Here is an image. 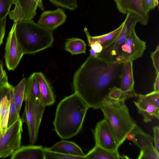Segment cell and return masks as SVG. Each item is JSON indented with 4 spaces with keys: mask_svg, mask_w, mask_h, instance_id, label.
<instances>
[{
    "mask_svg": "<svg viewBox=\"0 0 159 159\" xmlns=\"http://www.w3.org/2000/svg\"><path fill=\"white\" fill-rule=\"evenodd\" d=\"M122 65L89 55L74 75L75 93L89 108L100 109L110 90L114 86L120 88Z\"/></svg>",
    "mask_w": 159,
    "mask_h": 159,
    "instance_id": "1",
    "label": "cell"
},
{
    "mask_svg": "<svg viewBox=\"0 0 159 159\" xmlns=\"http://www.w3.org/2000/svg\"><path fill=\"white\" fill-rule=\"evenodd\" d=\"M89 107L76 93L66 97L58 103L53 121L54 130L62 139L70 138L78 134Z\"/></svg>",
    "mask_w": 159,
    "mask_h": 159,
    "instance_id": "2",
    "label": "cell"
},
{
    "mask_svg": "<svg viewBox=\"0 0 159 159\" xmlns=\"http://www.w3.org/2000/svg\"><path fill=\"white\" fill-rule=\"evenodd\" d=\"M15 32L24 54H34L44 50L51 47L54 41L52 32L32 19L18 21Z\"/></svg>",
    "mask_w": 159,
    "mask_h": 159,
    "instance_id": "3",
    "label": "cell"
},
{
    "mask_svg": "<svg viewBox=\"0 0 159 159\" xmlns=\"http://www.w3.org/2000/svg\"><path fill=\"white\" fill-rule=\"evenodd\" d=\"M125 100H113L108 97L104 100L100 108L120 146L126 139V135L137 125L130 115Z\"/></svg>",
    "mask_w": 159,
    "mask_h": 159,
    "instance_id": "4",
    "label": "cell"
},
{
    "mask_svg": "<svg viewBox=\"0 0 159 159\" xmlns=\"http://www.w3.org/2000/svg\"><path fill=\"white\" fill-rule=\"evenodd\" d=\"M123 22V28L119 35L113 40L102 45V50L98 54L97 57L107 62H115L121 46L135 28L139 20L134 14L129 12L126 14Z\"/></svg>",
    "mask_w": 159,
    "mask_h": 159,
    "instance_id": "5",
    "label": "cell"
},
{
    "mask_svg": "<svg viewBox=\"0 0 159 159\" xmlns=\"http://www.w3.org/2000/svg\"><path fill=\"white\" fill-rule=\"evenodd\" d=\"M24 110L21 120L28 126L30 143L32 144L36 142L42 118L46 106L42 102L33 99H25Z\"/></svg>",
    "mask_w": 159,
    "mask_h": 159,
    "instance_id": "6",
    "label": "cell"
},
{
    "mask_svg": "<svg viewBox=\"0 0 159 159\" xmlns=\"http://www.w3.org/2000/svg\"><path fill=\"white\" fill-rule=\"evenodd\" d=\"M22 124L20 118L0 134V158L9 157L21 147Z\"/></svg>",
    "mask_w": 159,
    "mask_h": 159,
    "instance_id": "7",
    "label": "cell"
},
{
    "mask_svg": "<svg viewBox=\"0 0 159 159\" xmlns=\"http://www.w3.org/2000/svg\"><path fill=\"white\" fill-rule=\"evenodd\" d=\"M146 48V43L137 35L134 29L121 46L115 62L123 63L133 61L142 57Z\"/></svg>",
    "mask_w": 159,
    "mask_h": 159,
    "instance_id": "8",
    "label": "cell"
},
{
    "mask_svg": "<svg viewBox=\"0 0 159 159\" xmlns=\"http://www.w3.org/2000/svg\"><path fill=\"white\" fill-rule=\"evenodd\" d=\"M95 145L110 151L118 150L120 146L113 131L104 119L97 122L92 130Z\"/></svg>",
    "mask_w": 159,
    "mask_h": 159,
    "instance_id": "9",
    "label": "cell"
},
{
    "mask_svg": "<svg viewBox=\"0 0 159 159\" xmlns=\"http://www.w3.org/2000/svg\"><path fill=\"white\" fill-rule=\"evenodd\" d=\"M17 22H14L5 45L4 59L9 70H13L16 68L24 55L16 36L15 30Z\"/></svg>",
    "mask_w": 159,
    "mask_h": 159,
    "instance_id": "10",
    "label": "cell"
},
{
    "mask_svg": "<svg viewBox=\"0 0 159 159\" xmlns=\"http://www.w3.org/2000/svg\"><path fill=\"white\" fill-rule=\"evenodd\" d=\"M116 8L120 13L126 14L129 12L134 14L139 22L143 25L147 24L149 20V13L142 6L141 0H114Z\"/></svg>",
    "mask_w": 159,
    "mask_h": 159,
    "instance_id": "11",
    "label": "cell"
},
{
    "mask_svg": "<svg viewBox=\"0 0 159 159\" xmlns=\"http://www.w3.org/2000/svg\"><path fill=\"white\" fill-rule=\"evenodd\" d=\"M66 15L63 10L58 8L54 11H45L40 15L37 23L52 32L66 21Z\"/></svg>",
    "mask_w": 159,
    "mask_h": 159,
    "instance_id": "12",
    "label": "cell"
},
{
    "mask_svg": "<svg viewBox=\"0 0 159 159\" xmlns=\"http://www.w3.org/2000/svg\"><path fill=\"white\" fill-rule=\"evenodd\" d=\"M134 97L138 98L134 101L139 112L142 115L145 123L151 121L154 117L159 118V108L155 106L146 95L135 93Z\"/></svg>",
    "mask_w": 159,
    "mask_h": 159,
    "instance_id": "13",
    "label": "cell"
},
{
    "mask_svg": "<svg viewBox=\"0 0 159 159\" xmlns=\"http://www.w3.org/2000/svg\"><path fill=\"white\" fill-rule=\"evenodd\" d=\"M14 8L8 14L13 22L32 20L36 14V11L29 5L27 0H14Z\"/></svg>",
    "mask_w": 159,
    "mask_h": 159,
    "instance_id": "14",
    "label": "cell"
},
{
    "mask_svg": "<svg viewBox=\"0 0 159 159\" xmlns=\"http://www.w3.org/2000/svg\"><path fill=\"white\" fill-rule=\"evenodd\" d=\"M134 80L133 70V61L123 63L120 75V88L127 94L129 98L134 97Z\"/></svg>",
    "mask_w": 159,
    "mask_h": 159,
    "instance_id": "15",
    "label": "cell"
},
{
    "mask_svg": "<svg viewBox=\"0 0 159 159\" xmlns=\"http://www.w3.org/2000/svg\"><path fill=\"white\" fill-rule=\"evenodd\" d=\"M11 159H45L44 148L33 145L22 146L12 155Z\"/></svg>",
    "mask_w": 159,
    "mask_h": 159,
    "instance_id": "16",
    "label": "cell"
},
{
    "mask_svg": "<svg viewBox=\"0 0 159 159\" xmlns=\"http://www.w3.org/2000/svg\"><path fill=\"white\" fill-rule=\"evenodd\" d=\"M34 74L39 87L42 103L46 107L53 104L55 98L50 84L41 72Z\"/></svg>",
    "mask_w": 159,
    "mask_h": 159,
    "instance_id": "17",
    "label": "cell"
},
{
    "mask_svg": "<svg viewBox=\"0 0 159 159\" xmlns=\"http://www.w3.org/2000/svg\"><path fill=\"white\" fill-rule=\"evenodd\" d=\"M51 151L66 155L83 157L85 155L81 148L74 142L62 140L55 144L51 148H46Z\"/></svg>",
    "mask_w": 159,
    "mask_h": 159,
    "instance_id": "18",
    "label": "cell"
},
{
    "mask_svg": "<svg viewBox=\"0 0 159 159\" xmlns=\"http://www.w3.org/2000/svg\"><path fill=\"white\" fill-rule=\"evenodd\" d=\"M85 159H129L127 156L120 155L118 150L110 151L97 146H95L85 155Z\"/></svg>",
    "mask_w": 159,
    "mask_h": 159,
    "instance_id": "19",
    "label": "cell"
},
{
    "mask_svg": "<svg viewBox=\"0 0 159 159\" xmlns=\"http://www.w3.org/2000/svg\"><path fill=\"white\" fill-rule=\"evenodd\" d=\"M134 134L132 141L141 150L155 149L152 136L144 132L137 125L131 132Z\"/></svg>",
    "mask_w": 159,
    "mask_h": 159,
    "instance_id": "20",
    "label": "cell"
},
{
    "mask_svg": "<svg viewBox=\"0 0 159 159\" xmlns=\"http://www.w3.org/2000/svg\"><path fill=\"white\" fill-rule=\"evenodd\" d=\"M28 98L42 102L39 87L34 72L26 79L24 101Z\"/></svg>",
    "mask_w": 159,
    "mask_h": 159,
    "instance_id": "21",
    "label": "cell"
},
{
    "mask_svg": "<svg viewBox=\"0 0 159 159\" xmlns=\"http://www.w3.org/2000/svg\"><path fill=\"white\" fill-rule=\"evenodd\" d=\"M123 25V22L118 28L113 31L107 34L98 36H91L86 27L84 28V31L86 36L89 45L95 42H98L102 46L113 40L117 37L120 33Z\"/></svg>",
    "mask_w": 159,
    "mask_h": 159,
    "instance_id": "22",
    "label": "cell"
},
{
    "mask_svg": "<svg viewBox=\"0 0 159 159\" xmlns=\"http://www.w3.org/2000/svg\"><path fill=\"white\" fill-rule=\"evenodd\" d=\"M86 45L84 41L78 38H73L66 39L65 49L72 55L86 53Z\"/></svg>",
    "mask_w": 159,
    "mask_h": 159,
    "instance_id": "23",
    "label": "cell"
},
{
    "mask_svg": "<svg viewBox=\"0 0 159 159\" xmlns=\"http://www.w3.org/2000/svg\"><path fill=\"white\" fill-rule=\"evenodd\" d=\"M26 80V78H24L16 86L14 87V100L16 110L19 114L23 102L24 100Z\"/></svg>",
    "mask_w": 159,
    "mask_h": 159,
    "instance_id": "24",
    "label": "cell"
},
{
    "mask_svg": "<svg viewBox=\"0 0 159 159\" xmlns=\"http://www.w3.org/2000/svg\"><path fill=\"white\" fill-rule=\"evenodd\" d=\"M14 87L10 85V105L9 109V116L7 129L9 128L18 119L20 118V114L17 111L13 98Z\"/></svg>",
    "mask_w": 159,
    "mask_h": 159,
    "instance_id": "25",
    "label": "cell"
},
{
    "mask_svg": "<svg viewBox=\"0 0 159 159\" xmlns=\"http://www.w3.org/2000/svg\"><path fill=\"white\" fill-rule=\"evenodd\" d=\"M45 159H84L83 157L52 152L44 148Z\"/></svg>",
    "mask_w": 159,
    "mask_h": 159,
    "instance_id": "26",
    "label": "cell"
},
{
    "mask_svg": "<svg viewBox=\"0 0 159 159\" xmlns=\"http://www.w3.org/2000/svg\"><path fill=\"white\" fill-rule=\"evenodd\" d=\"M50 1L52 3L55 5L69 10H75L78 7L77 0H50Z\"/></svg>",
    "mask_w": 159,
    "mask_h": 159,
    "instance_id": "27",
    "label": "cell"
},
{
    "mask_svg": "<svg viewBox=\"0 0 159 159\" xmlns=\"http://www.w3.org/2000/svg\"><path fill=\"white\" fill-rule=\"evenodd\" d=\"M108 96L111 99L114 100H126L129 98L127 94L123 92L119 88L116 86L110 90Z\"/></svg>",
    "mask_w": 159,
    "mask_h": 159,
    "instance_id": "28",
    "label": "cell"
},
{
    "mask_svg": "<svg viewBox=\"0 0 159 159\" xmlns=\"http://www.w3.org/2000/svg\"><path fill=\"white\" fill-rule=\"evenodd\" d=\"M14 0H0V19L8 15Z\"/></svg>",
    "mask_w": 159,
    "mask_h": 159,
    "instance_id": "29",
    "label": "cell"
},
{
    "mask_svg": "<svg viewBox=\"0 0 159 159\" xmlns=\"http://www.w3.org/2000/svg\"><path fill=\"white\" fill-rule=\"evenodd\" d=\"M138 159H159V152L155 149L141 150Z\"/></svg>",
    "mask_w": 159,
    "mask_h": 159,
    "instance_id": "30",
    "label": "cell"
},
{
    "mask_svg": "<svg viewBox=\"0 0 159 159\" xmlns=\"http://www.w3.org/2000/svg\"><path fill=\"white\" fill-rule=\"evenodd\" d=\"M141 1L144 9L148 13L154 9L159 4L158 0H141Z\"/></svg>",
    "mask_w": 159,
    "mask_h": 159,
    "instance_id": "31",
    "label": "cell"
},
{
    "mask_svg": "<svg viewBox=\"0 0 159 159\" xmlns=\"http://www.w3.org/2000/svg\"><path fill=\"white\" fill-rule=\"evenodd\" d=\"M151 57L155 69L156 74L159 73V47L157 46L155 51L152 52Z\"/></svg>",
    "mask_w": 159,
    "mask_h": 159,
    "instance_id": "32",
    "label": "cell"
},
{
    "mask_svg": "<svg viewBox=\"0 0 159 159\" xmlns=\"http://www.w3.org/2000/svg\"><path fill=\"white\" fill-rule=\"evenodd\" d=\"M8 83L0 87V111L2 103L3 98L6 96L10 97V85Z\"/></svg>",
    "mask_w": 159,
    "mask_h": 159,
    "instance_id": "33",
    "label": "cell"
},
{
    "mask_svg": "<svg viewBox=\"0 0 159 159\" xmlns=\"http://www.w3.org/2000/svg\"><path fill=\"white\" fill-rule=\"evenodd\" d=\"M146 95L155 106L159 108V92L154 91Z\"/></svg>",
    "mask_w": 159,
    "mask_h": 159,
    "instance_id": "34",
    "label": "cell"
},
{
    "mask_svg": "<svg viewBox=\"0 0 159 159\" xmlns=\"http://www.w3.org/2000/svg\"><path fill=\"white\" fill-rule=\"evenodd\" d=\"M8 83L7 76L3 69L2 62L0 61V87Z\"/></svg>",
    "mask_w": 159,
    "mask_h": 159,
    "instance_id": "35",
    "label": "cell"
},
{
    "mask_svg": "<svg viewBox=\"0 0 159 159\" xmlns=\"http://www.w3.org/2000/svg\"><path fill=\"white\" fill-rule=\"evenodd\" d=\"M7 16L0 19V46L2 43L5 33Z\"/></svg>",
    "mask_w": 159,
    "mask_h": 159,
    "instance_id": "36",
    "label": "cell"
},
{
    "mask_svg": "<svg viewBox=\"0 0 159 159\" xmlns=\"http://www.w3.org/2000/svg\"><path fill=\"white\" fill-rule=\"evenodd\" d=\"M154 134V148L159 152V128L158 126H155L153 127Z\"/></svg>",
    "mask_w": 159,
    "mask_h": 159,
    "instance_id": "37",
    "label": "cell"
},
{
    "mask_svg": "<svg viewBox=\"0 0 159 159\" xmlns=\"http://www.w3.org/2000/svg\"><path fill=\"white\" fill-rule=\"evenodd\" d=\"M91 48L94 51L97 53H100L103 49L102 45L98 42H95L89 45Z\"/></svg>",
    "mask_w": 159,
    "mask_h": 159,
    "instance_id": "38",
    "label": "cell"
},
{
    "mask_svg": "<svg viewBox=\"0 0 159 159\" xmlns=\"http://www.w3.org/2000/svg\"><path fill=\"white\" fill-rule=\"evenodd\" d=\"M154 91L159 92V73L157 74L154 84Z\"/></svg>",
    "mask_w": 159,
    "mask_h": 159,
    "instance_id": "39",
    "label": "cell"
},
{
    "mask_svg": "<svg viewBox=\"0 0 159 159\" xmlns=\"http://www.w3.org/2000/svg\"><path fill=\"white\" fill-rule=\"evenodd\" d=\"M134 138V134L131 132L126 135V139L129 141H132Z\"/></svg>",
    "mask_w": 159,
    "mask_h": 159,
    "instance_id": "40",
    "label": "cell"
},
{
    "mask_svg": "<svg viewBox=\"0 0 159 159\" xmlns=\"http://www.w3.org/2000/svg\"><path fill=\"white\" fill-rule=\"evenodd\" d=\"M35 2H36L38 5V6L40 8L42 11H43L44 9V7L43 6V3H41L39 1V0H34Z\"/></svg>",
    "mask_w": 159,
    "mask_h": 159,
    "instance_id": "41",
    "label": "cell"
},
{
    "mask_svg": "<svg viewBox=\"0 0 159 159\" xmlns=\"http://www.w3.org/2000/svg\"><path fill=\"white\" fill-rule=\"evenodd\" d=\"M90 55L93 57H96L98 53H97L94 51L92 48L90 50Z\"/></svg>",
    "mask_w": 159,
    "mask_h": 159,
    "instance_id": "42",
    "label": "cell"
},
{
    "mask_svg": "<svg viewBox=\"0 0 159 159\" xmlns=\"http://www.w3.org/2000/svg\"><path fill=\"white\" fill-rule=\"evenodd\" d=\"M39 1L41 3H42V0H39Z\"/></svg>",
    "mask_w": 159,
    "mask_h": 159,
    "instance_id": "43",
    "label": "cell"
}]
</instances>
